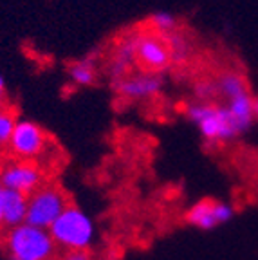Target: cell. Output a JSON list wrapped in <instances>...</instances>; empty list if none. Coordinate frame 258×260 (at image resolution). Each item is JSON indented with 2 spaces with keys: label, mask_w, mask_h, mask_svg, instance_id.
<instances>
[{
  "label": "cell",
  "mask_w": 258,
  "mask_h": 260,
  "mask_svg": "<svg viewBox=\"0 0 258 260\" xmlns=\"http://www.w3.org/2000/svg\"><path fill=\"white\" fill-rule=\"evenodd\" d=\"M45 143L47 136L40 125L29 119H16L8 146L20 161H31L44 152Z\"/></svg>",
  "instance_id": "cell-6"
},
{
  "label": "cell",
  "mask_w": 258,
  "mask_h": 260,
  "mask_svg": "<svg viewBox=\"0 0 258 260\" xmlns=\"http://www.w3.org/2000/svg\"><path fill=\"white\" fill-rule=\"evenodd\" d=\"M186 116L197 125L201 136L210 143H224L235 139L240 130L231 118L230 110L217 103H191L186 107Z\"/></svg>",
  "instance_id": "cell-2"
},
{
  "label": "cell",
  "mask_w": 258,
  "mask_h": 260,
  "mask_svg": "<svg viewBox=\"0 0 258 260\" xmlns=\"http://www.w3.org/2000/svg\"><path fill=\"white\" fill-rule=\"evenodd\" d=\"M15 123H16V118L11 110L0 109V148L9 143L13 128H15Z\"/></svg>",
  "instance_id": "cell-17"
},
{
  "label": "cell",
  "mask_w": 258,
  "mask_h": 260,
  "mask_svg": "<svg viewBox=\"0 0 258 260\" xmlns=\"http://www.w3.org/2000/svg\"><path fill=\"white\" fill-rule=\"evenodd\" d=\"M2 193H4V188L0 184V226H4V224H2Z\"/></svg>",
  "instance_id": "cell-22"
},
{
  "label": "cell",
  "mask_w": 258,
  "mask_h": 260,
  "mask_svg": "<svg viewBox=\"0 0 258 260\" xmlns=\"http://www.w3.org/2000/svg\"><path fill=\"white\" fill-rule=\"evenodd\" d=\"M67 206V197L60 188L40 186L37 191L27 195L25 224L40 230H49Z\"/></svg>",
  "instance_id": "cell-4"
},
{
  "label": "cell",
  "mask_w": 258,
  "mask_h": 260,
  "mask_svg": "<svg viewBox=\"0 0 258 260\" xmlns=\"http://www.w3.org/2000/svg\"><path fill=\"white\" fill-rule=\"evenodd\" d=\"M194 90H195V98H197L201 103H213L215 96H218L217 83L211 80L199 81Z\"/></svg>",
  "instance_id": "cell-18"
},
{
  "label": "cell",
  "mask_w": 258,
  "mask_h": 260,
  "mask_svg": "<svg viewBox=\"0 0 258 260\" xmlns=\"http://www.w3.org/2000/svg\"><path fill=\"white\" fill-rule=\"evenodd\" d=\"M4 98H6V81L0 76V109H4Z\"/></svg>",
  "instance_id": "cell-20"
},
{
  "label": "cell",
  "mask_w": 258,
  "mask_h": 260,
  "mask_svg": "<svg viewBox=\"0 0 258 260\" xmlns=\"http://www.w3.org/2000/svg\"><path fill=\"white\" fill-rule=\"evenodd\" d=\"M228 110H230L231 118L233 121L237 123L238 130H240V134L249 130V126L253 125V96L249 92L242 94V96L233 98L228 102Z\"/></svg>",
  "instance_id": "cell-12"
},
{
  "label": "cell",
  "mask_w": 258,
  "mask_h": 260,
  "mask_svg": "<svg viewBox=\"0 0 258 260\" xmlns=\"http://www.w3.org/2000/svg\"><path fill=\"white\" fill-rule=\"evenodd\" d=\"M42 172L31 161H13L0 170V184L4 190L31 195L42 186Z\"/></svg>",
  "instance_id": "cell-8"
},
{
  "label": "cell",
  "mask_w": 258,
  "mask_h": 260,
  "mask_svg": "<svg viewBox=\"0 0 258 260\" xmlns=\"http://www.w3.org/2000/svg\"><path fill=\"white\" fill-rule=\"evenodd\" d=\"M134 65H136V32L117 44L109 61V76L112 78L114 83H117L128 76Z\"/></svg>",
  "instance_id": "cell-10"
},
{
  "label": "cell",
  "mask_w": 258,
  "mask_h": 260,
  "mask_svg": "<svg viewBox=\"0 0 258 260\" xmlns=\"http://www.w3.org/2000/svg\"><path fill=\"white\" fill-rule=\"evenodd\" d=\"M67 74L71 78L73 83H76L78 87H90L94 85V81L98 78L96 71V61L94 58H81L69 65Z\"/></svg>",
  "instance_id": "cell-14"
},
{
  "label": "cell",
  "mask_w": 258,
  "mask_h": 260,
  "mask_svg": "<svg viewBox=\"0 0 258 260\" xmlns=\"http://www.w3.org/2000/svg\"><path fill=\"white\" fill-rule=\"evenodd\" d=\"M233 215L235 210L231 204L217 199H202L188 208V211L184 213V220L197 230L210 232L217 226L230 222Z\"/></svg>",
  "instance_id": "cell-7"
},
{
  "label": "cell",
  "mask_w": 258,
  "mask_h": 260,
  "mask_svg": "<svg viewBox=\"0 0 258 260\" xmlns=\"http://www.w3.org/2000/svg\"><path fill=\"white\" fill-rule=\"evenodd\" d=\"M215 83H217L218 94L226 98L228 102L233 100V98L249 92L246 78L240 73H237V71H224V73H220L217 76V80H215Z\"/></svg>",
  "instance_id": "cell-13"
},
{
  "label": "cell",
  "mask_w": 258,
  "mask_h": 260,
  "mask_svg": "<svg viewBox=\"0 0 258 260\" xmlns=\"http://www.w3.org/2000/svg\"><path fill=\"white\" fill-rule=\"evenodd\" d=\"M27 215V195L20 191L4 190L2 193V224L8 228H16L25 224Z\"/></svg>",
  "instance_id": "cell-11"
},
{
  "label": "cell",
  "mask_w": 258,
  "mask_h": 260,
  "mask_svg": "<svg viewBox=\"0 0 258 260\" xmlns=\"http://www.w3.org/2000/svg\"><path fill=\"white\" fill-rule=\"evenodd\" d=\"M6 249L11 260H53L56 244L47 230L20 224L6 235Z\"/></svg>",
  "instance_id": "cell-3"
},
{
  "label": "cell",
  "mask_w": 258,
  "mask_h": 260,
  "mask_svg": "<svg viewBox=\"0 0 258 260\" xmlns=\"http://www.w3.org/2000/svg\"><path fill=\"white\" fill-rule=\"evenodd\" d=\"M165 42L168 45L170 58H172V63H184L191 53V45L188 42V38L182 35L181 31H174L172 35L165 37Z\"/></svg>",
  "instance_id": "cell-15"
},
{
  "label": "cell",
  "mask_w": 258,
  "mask_h": 260,
  "mask_svg": "<svg viewBox=\"0 0 258 260\" xmlns=\"http://www.w3.org/2000/svg\"><path fill=\"white\" fill-rule=\"evenodd\" d=\"M61 260H92L87 249H76V251H67Z\"/></svg>",
  "instance_id": "cell-19"
},
{
  "label": "cell",
  "mask_w": 258,
  "mask_h": 260,
  "mask_svg": "<svg viewBox=\"0 0 258 260\" xmlns=\"http://www.w3.org/2000/svg\"><path fill=\"white\" fill-rule=\"evenodd\" d=\"M253 119L258 121V96H253Z\"/></svg>",
  "instance_id": "cell-21"
},
{
  "label": "cell",
  "mask_w": 258,
  "mask_h": 260,
  "mask_svg": "<svg viewBox=\"0 0 258 260\" xmlns=\"http://www.w3.org/2000/svg\"><path fill=\"white\" fill-rule=\"evenodd\" d=\"M172 63L168 45L165 38L153 35L152 31L136 32V65L145 73H159Z\"/></svg>",
  "instance_id": "cell-5"
},
{
  "label": "cell",
  "mask_w": 258,
  "mask_h": 260,
  "mask_svg": "<svg viewBox=\"0 0 258 260\" xmlns=\"http://www.w3.org/2000/svg\"><path fill=\"white\" fill-rule=\"evenodd\" d=\"M114 85H116V90L119 92V96L126 98L130 102H139V100L155 96L165 85V80H163V74L159 73H145V71H141V73L128 74V76L114 83Z\"/></svg>",
  "instance_id": "cell-9"
},
{
  "label": "cell",
  "mask_w": 258,
  "mask_h": 260,
  "mask_svg": "<svg viewBox=\"0 0 258 260\" xmlns=\"http://www.w3.org/2000/svg\"><path fill=\"white\" fill-rule=\"evenodd\" d=\"M177 18L168 11H155L148 16V27L157 37H168L174 31H177Z\"/></svg>",
  "instance_id": "cell-16"
},
{
  "label": "cell",
  "mask_w": 258,
  "mask_h": 260,
  "mask_svg": "<svg viewBox=\"0 0 258 260\" xmlns=\"http://www.w3.org/2000/svg\"><path fill=\"white\" fill-rule=\"evenodd\" d=\"M53 242L65 251L89 249L96 239L94 220L78 206H67L47 230Z\"/></svg>",
  "instance_id": "cell-1"
}]
</instances>
